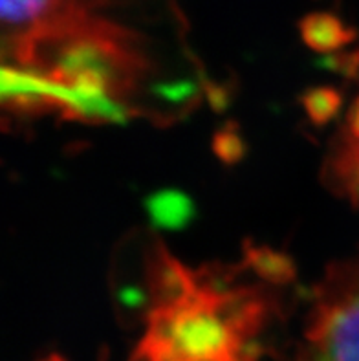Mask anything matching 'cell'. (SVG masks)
I'll return each instance as SVG.
<instances>
[{
	"label": "cell",
	"instance_id": "277c9868",
	"mask_svg": "<svg viewBox=\"0 0 359 361\" xmlns=\"http://www.w3.org/2000/svg\"><path fill=\"white\" fill-rule=\"evenodd\" d=\"M299 32L305 44L321 54L341 50L343 46L351 44L358 37L354 27L346 26L341 18L332 13H321V11L300 18Z\"/></svg>",
	"mask_w": 359,
	"mask_h": 361
},
{
	"label": "cell",
	"instance_id": "3957f363",
	"mask_svg": "<svg viewBox=\"0 0 359 361\" xmlns=\"http://www.w3.org/2000/svg\"><path fill=\"white\" fill-rule=\"evenodd\" d=\"M150 295L154 307H167L189 298L198 286V275L169 255L164 247H158L149 264Z\"/></svg>",
	"mask_w": 359,
	"mask_h": 361
},
{
	"label": "cell",
	"instance_id": "52a82bcc",
	"mask_svg": "<svg viewBox=\"0 0 359 361\" xmlns=\"http://www.w3.org/2000/svg\"><path fill=\"white\" fill-rule=\"evenodd\" d=\"M341 94L336 88L317 87L310 88L300 97V105L305 109L306 116L315 127H323L330 123L341 109Z\"/></svg>",
	"mask_w": 359,
	"mask_h": 361
},
{
	"label": "cell",
	"instance_id": "8992f818",
	"mask_svg": "<svg viewBox=\"0 0 359 361\" xmlns=\"http://www.w3.org/2000/svg\"><path fill=\"white\" fill-rule=\"evenodd\" d=\"M332 173L337 189L351 198L352 204H359V140L348 137L336 154Z\"/></svg>",
	"mask_w": 359,
	"mask_h": 361
},
{
	"label": "cell",
	"instance_id": "6da1fadb",
	"mask_svg": "<svg viewBox=\"0 0 359 361\" xmlns=\"http://www.w3.org/2000/svg\"><path fill=\"white\" fill-rule=\"evenodd\" d=\"M198 275L195 292L167 307H152L130 361H257L255 338L268 305L248 288H224Z\"/></svg>",
	"mask_w": 359,
	"mask_h": 361
},
{
	"label": "cell",
	"instance_id": "7c38bea8",
	"mask_svg": "<svg viewBox=\"0 0 359 361\" xmlns=\"http://www.w3.org/2000/svg\"><path fill=\"white\" fill-rule=\"evenodd\" d=\"M346 136L359 140V96L352 101V106L346 116Z\"/></svg>",
	"mask_w": 359,
	"mask_h": 361
},
{
	"label": "cell",
	"instance_id": "8fae6325",
	"mask_svg": "<svg viewBox=\"0 0 359 361\" xmlns=\"http://www.w3.org/2000/svg\"><path fill=\"white\" fill-rule=\"evenodd\" d=\"M323 64L332 72L343 73L346 78H358L359 75V50L358 51H345V54L328 55Z\"/></svg>",
	"mask_w": 359,
	"mask_h": 361
},
{
	"label": "cell",
	"instance_id": "5b68a950",
	"mask_svg": "<svg viewBox=\"0 0 359 361\" xmlns=\"http://www.w3.org/2000/svg\"><path fill=\"white\" fill-rule=\"evenodd\" d=\"M245 264L257 277L269 284H288L296 279V264L286 253L273 247L248 244L244 247Z\"/></svg>",
	"mask_w": 359,
	"mask_h": 361
},
{
	"label": "cell",
	"instance_id": "4fadbf2b",
	"mask_svg": "<svg viewBox=\"0 0 359 361\" xmlns=\"http://www.w3.org/2000/svg\"><path fill=\"white\" fill-rule=\"evenodd\" d=\"M48 361H61V360L57 356H54V357H50V360H48Z\"/></svg>",
	"mask_w": 359,
	"mask_h": 361
},
{
	"label": "cell",
	"instance_id": "7a4b0ae2",
	"mask_svg": "<svg viewBox=\"0 0 359 361\" xmlns=\"http://www.w3.org/2000/svg\"><path fill=\"white\" fill-rule=\"evenodd\" d=\"M296 361H359V255L330 266Z\"/></svg>",
	"mask_w": 359,
	"mask_h": 361
},
{
	"label": "cell",
	"instance_id": "ba28073f",
	"mask_svg": "<svg viewBox=\"0 0 359 361\" xmlns=\"http://www.w3.org/2000/svg\"><path fill=\"white\" fill-rule=\"evenodd\" d=\"M54 0H0V13L6 27L35 26L50 9Z\"/></svg>",
	"mask_w": 359,
	"mask_h": 361
},
{
	"label": "cell",
	"instance_id": "30bf717a",
	"mask_svg": "<svg viewBox=\"0 0 359 361\" xmlns=\"http://www.w3.org/2000/svg\"><path fill=\"white\" fill-rule=\"evenodd\" d=\"M213 151L222 164L235 165L244 158L245 142L235 123H226L213 137Z\"/></svg>",
	"mask_w": 359,
	"mask_h": 361
},
{
	"label": "cell",
	"instance_id": "9c48e42d",
	"mask_svg": "<svg viewBox=\"0 0 359 361\" xmlns=\"http://www.w3.org/2000/svg\"><path fill=\"white\" fill-rule=\"evenodd\" d=\"M149 207L152 216L159 224L171 226V228H176L180 226V222H185L189 211H191L189 202L178 192H159L154 197V200H150Z\"/></svg>",
	"mask_w": 359,
	"mask_h": 361
}]
</instances>
